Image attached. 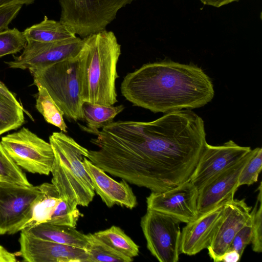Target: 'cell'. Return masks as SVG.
Wrapping results in <instances>:
<instances>
[{"label":"cell","mask_w":262,"mask_h":262,"mask_svg":"<svg viewBox=\"0 0 262 262\" xmlns=\"http://www.w3.org/2000/svg\"><path fill=\"white\" fill-rule=\"evenodd\" d=\"M96 136L97 166L155 192L189 180L207 143L203 119L187 109L149 122H113Z\"/></svg>","instance_id":"1"},{"label":"cell","mask_w":262,"mask_h":262,"mask_svg":"<svg viewBox=\"0 0 262 262\" xmlns=\"http://www.w3.org/2000/svg\"><path fill=\"white\" fill-rule=\"evenodd\" d=\"M120 91L134 105L155 113L201 107L214 96L212 82L201 68L171 60L146 63L128 73Z\"/></svg>","instance_id":"2"},{"label":"cell","mask_w":262,"mask_h":262,"mask_svg":"<svg viewBox=\"0 0 262 262\" xmlns=\"http://www.w3.org/2000/svg\"><path fill=\"white\" fill-rule=\"evenodd\" d=\"M79 52L83 102L114 105L121 45L114 33L104 30L83 37Z\"/></svg>","instance_id":"3"},{"label":"cell","mask_w":262,"mask_h":262,"mask_svg":"<svg viewBox=\"0 0 262 262\" xmlns=\"http://www.w3.org/2000/svg\"><path fill=\"white\" fill-rule=\"evenodd\" d=\"M54 154L52 183L60 197L72 204L87 207L95 192L84 166L89 150L62 132L49 137Z\"/></svg>","instance_id":"4"},{"label":"cell","mask_w":262,"mask_h":262,"mask_svg":"<svg viewBox=\"0 0 262 262\" xmlns=\"http://www.w3.org/2000/svg\"><path fill=\"white\" fill-rule=\"evenodd\" d=\"M33 84L45 88L69 121L83 120L79 53L45 68L29 71Z\"/></svg>","instance_id":"5"},{"label":"cell","mask_w":262,"mask_h":262,"mask_svg":"<svg viewBox=\"0 0 262 262\" xmlns=\"http://www.w3.org/2000/svg\"><path fill=\"white\" fill-rule=\"evenodd\" d=\"M134 0H59L60 20L76 35L84 37L105 30L119 10Z\"/></svg>","instance_id":"6"},{"label":"cell","mask_w":262,"mask_h":262,"mask_svg":"<svg viewBox=\"0 0 262 262\" xmlns=\"http://www.w3.org/2000/svg\"><path fill=\"white\" fill-rule=\"evenodd\" d=\"M6 151L20 168L29 172L49 175L52 170L54 154L50 142L23 127L1 139Z\"/></svg>","instance_id":"7"},{"label":"cell","mask_w":262,"mask_h":262,"mask_svg":"<svg viewBox=\"0 0 262 262\" xmlns=\"http://www.w3.org/2000/svg\"><path fill=\"white\" fill-rule=\"evenodd\" d=\"M180 222L147 209L140 225L148 250L160 262H177L180 254Z\"/></svg>","instance_id":"8"},{"label":"cell","mask_w":262,"mask_h":262,"mask_svg":"<svg viewBox=\"0 0 262 262\" xmlns=\"http://www.w3.org/2000/svg\"><path fill=\"white\" fill-rule=\"evenodd\" d=\"M39 186L0 182V235L14 234L30 219Z\"/></svg>","instance_id":"9"},{"label":"cell","mask_w":262,"mask_h":262,"mask_svg":"<svg viewBox=\"0 0 262 262\" xmlns=\"http://www.w3.org/2000/svg\"><path fill=\"white\" fill-rule=\"evenodd\" d=\"M82 44V39L77 36L51 42L28 41L19 56L5 63L12 69L40 70L76 57Z\"/></svg>","instance_id":"10"},{"label":"cell","mask_w":262,"mask_h":262,"mask_svg":"<svg viewBox=\"0 0 262 262\" xmlns=\"http://www.w3.org/2000/svg\"><path fill=\"white\" fill-rule=\"evenodd\" d=\"M198 190L189 180L169 190L151 192L146 198L147 209L188 223L199 215Z\"/></svg>","instance_id":"11"},{"label":"cell","mask_w":262,"mask_h":262,"mask_svg":"<svg viewBox=\"0 0 262 262\" xmlns=\"http://www.w3.org/2000/svg\"><path fill=\"white\" fill-rule=\"evenodd\" d=\"M251 149L232 140L217 146L207 143L189 180L199 190L216 176L239 162Z\"/></svg>","instance_id":"12"},{"label":"cell","mask_w":262,"mask_h":262,"mask_svg":"<svg viewBox=\"0 0 262 262\" xmlns=\"http://www.w3.org/2000/svg\"><path fill=\"white\" fill-rule=\"evenodd\" d=\"M251 209L245 199H233L225 204L221 220L207 248L214 261L219 262L236 234L251 219Z\"/></svg>","instance_id":"13"},{"label":"cell","mask_w":262,"mask_h":262,"mask_svg":"<svg viewBox=\"0 0 262 262\" xmlns=\"http://www.w3.org/2000/svg\"><path fill=\"white\" fill-rule=\"evenodd\" d=\"M19 253L28 262H88L86 249L34 237L21 231Z\"/></svg>","instance_id":"14"},{"label":"cell","mask_w":262,"mask_h":262,"mask_svg":"<svg viewBox=\"0 0 262 262\" xmlns=\"http://www.w3.org/2000/svg\"><path fill=\"white\" fill-rule=\"evenodd\" d=\"M252 153L251 149L239 162L216 176L198 190L197 207L199 214L234 199L239 187L240 173Z\"/></svg>","instance_id":"15"},{"label":"cell","mask_w":262,"mask_h":262,"mask_svg":"<svg viewBox=\"0 0 262 262\" xmlns=\"http://www.w3.org/2000/svg\"><path fill=\"white\" fill-rule=\"evenodd\" d=\"M225 204L186 223L181 231L180 253L192 256L207 248L221 220Z\"/></svg>","instance_id":"16"},{"label":"cell","mask_w":262,"mask_h":262,"mask_svg":"<svg viewBox=\"0 0 262 262\" xmlns=\"http://www.w3.org/2000/svg\"><path fill=\"white\" fill-rule=\"evenodd\" d=\"M83 163L95 192L107 207L117 205L130 209L136 207L137 197L126 181H116L86 158Z\"/></svg>","instance_id":"17"},{"label":"cell","mask_w":262,"mask_h":262,"mask_svg":"<svg viewBox=\"0 0 262 262\" xmlns=\"http://www.w3.org/2000/svg\"><path fill=\"white\" fill-rule=\"evenodd\" d=\"M21 231L39 239L86 249L89 234H85L69 226L43 223Z\"/></svg>","instance_id":"18"},{"label":"cell","mask_w":262,"mask_h":262,"mask_svg":"<svg viewBox=\"0 0 262 262\" xmlns=\"http://www.w3.org/2000/svg\"><path fill=\"white\" fill-rule=\"evenodd\" d=\"M39 186L40 193L33 205L30 219L22 226L20 231L41 223L49 222L61 199L52 183H43Z\"/></svg>","instance_id":"19"},{"label":"cell","mask_w":262,"mask_h":262,"mask_svg":"<svg viewBox=\"0 0 262 262\" xmlns=\"http://www.w3.org/2000/svg\"><path fill=\"white\" fill-rule=\"evenodd\" d=\"M23 33L27 42H51L77 36L60 20L49 19L47 16L39 23L26 28Z\"/></svg>","instance_id":"20"},{"label":"cell","mask_w":262,"mask_h":262,"mask_svg":"<svg viewBox=\"0 0 262 262\" xmlns=\"http://www.w3.org/2000/svg\"><path fill=\"white\" fill-rule=\"evenodd\" d=\"M124 109L122 104L114 106L84 102L82 112L86 126H80L84 130L96 135L99 128L112 123L115 117Z\"/></svg>","instance_id":"21"},{"label":"cell","mask_w":262,"mask_h":262,"mask_svg":"<svg viewBox=\"0 0 262 262\" xmlns=\"http://www.w3.org/2000/svg\"><path fill=\"white\" fill-rule=\"evenodd\" d=\"M116 252L131 258L138 255L139 247L119 227L112 226L92 234Z\"/></svg>","instance_id":"22"},{"label":"cell","mask_w":262,"mask_h":262,"mask_svg":"<svg viewBox=\"0 0 262 262\" xmlns=\"http://www.w3.org/2000/svg\"><path fill=\"white\" fill-rule=\"evenodd\" d=\"M35 107L42 115L47 122L57 127L64 133H68V126L63 119V113L52 98L47 90L38 84Z\"/></svg>","instance_id":"23"},{"label":"cell","mask_w":262,"mask_h":262,"mask_svg":"<svg viewBox=\"0 0 262 262\" xmlns=\"http://www.w3.org/2000/svg\"><path fill=\"white\" fill-rule=\"evenodd\" d=\"M24 112L29 115L21 104L16 103L0 92V136L24 124Z\"/></svg>","instance_id":"24"},{"label":"cell","mask_w":262,"mask_h":262,"mask_svg":"<svg viewBox=\"0 0 262 262\" xmlns=\"http://www.w3.org/2000/svg\"><path fill=\"white\" fill-rule=\"evenodd\" d=\"M89 236L90 242L86 249L88 262H131L134 260L114 250L95 238L92 234L89 233Z\"/></svg>","instance_id":"25"},{"label":"cell","mask_w":262,"mask_h":262,"mask_svg":"<svg viewBox=\"0 0 262 262\" xmlns=\"http://www.w3.org/2000/svg\"><path fill=\"white\" fill-rule=\"evenodd\" d=\"M0 182L30 186L25 173L8 154L0 141Z\"/></svg>","instance_id":"26"},{"label":"cell","mask_w":262,"mask_h":262,"mask_svg":"<svg viewBox=\"0 0 262 262\" xmlns=\"http://www.w3.org/2000/svg\"><path fill=\"white\" fill-rule=\"evenodd\" d=\"M77 206L61 199L48 223L76 228L81 216Z\"/></svg>","instance_id":"27"},{"label":"cell","mask_w":262,"mask_h":262,"mask_svg":"<svg viewBox=\"0 0 262 262\" xmlns=\"http://www.w3.org/2000/svg\"><path fill=\"white\" fill-rule=\"evenodd\" d=\"M27 43L23 32L15 28L0 32V58L20 52Z\"/></svg>","instance_id":"28"},{"label":"cell","mask_w":262,"mask_h":262,"mask_svg":"<svg viewBox=\"0 0 262 262\" xmlns=\"http://www.w3.org/2000/svg\"><path fill=\"white\" fill-rule=\"evenodd\" d=\"M251 157L242 169L238 180V187L250 186L256 183L262 168V149H252Z\"/></svg>","instance_id":"29"},{"label":"cell","mask_w":262,"mask_h":262,"mask_svg":"<svg viewBox=\"0 0 262 262\" xmlns=\"http://www.w3.org/2000/svg\"><path fill=\"white\" fill-rule=\"evenodd\" d=\"M261 182L257 188L258 193L254 208L251 210L252 224V248L253 251H262V192Z\"/></svg>","instance_id":"30"},{"label":"cell","mask_w":262,"mask_h":262,"mask_svg":"<svg viewBox=\"0 0 262 262\" xmlns=\"http://www.w3.org/2000/svg\"><path fill=\"white\" fill-rule=\"evenodd\" d=\"M252 234L251 215V219L236 234L228 250H235L242 256L246 247L251 244Z\"/></svg>","instance_id":"31"},{"label":"cell","mask_w":262,"mask_h":262,"mask_svg":"<svg viewBox=\"0 0 262 262\" xmlns=\"http://www.w3.org/2000/svg\"><path fill=\"white\" fill-rule=\"evenodd\" d=\"M22 6L13 5L0 7V32L8 29L9 24L16 17Z\"/></svg>","instance_id":"32"},{"label":"cell","mask_w":262,"mask_h":262,"mask_svg":"<svg viewBox=\"0 0 262 262\" xmlns=\"http://www.w3.org/2000/svg\"><path fill=\"white\" fill-rule=\"evenodd\" d=\"M241 257L236 251L229 250L220 257L219 261L237 262L240 260Z\"/></svg>","instance_id":"33"},{"label":"cell","mask_w":262,"mask_h":262,"mask_svg":"<svg viewBox=\"0 0 262 262\" xmlns=\"http://www.w3.org/2000/svg\"><path fill=\"white\" fill-rule=\"evenodd\" d=\"M17 261L15 254L8 251L0 245V262H15Z\"/></svg>","instance_id":"34"},{"label":"cell","mask_w":262,"mask_h":262,"mask_svg":"<svg viewBox=\"0 0 262 262\" xmlns=\"http://www.w3.org/2000/svg\"><path fill=\"white\" fill-rule=\"evenodd\" d=\"M35 0H0V7L13 5H30Z\"/></svg>","instance_id":"35"},{"label":"cell","mask_w":262,"mask_h":262,"mask_svg":"<svg viewBox=\"0 0 262 262\" xmlns=\"http://www.w3.org/2000/svg\"><path fill=\"white\" fill-rule=\"evenodd\" d=\"M204 5L212 6L215 7H220L233 2L239 0H200Z\"/></svg>","instance_id":"36"},{"label":"cell","mask_w":262,"mask_h":262,"mask_svg":"<svg viewBox=\"0 0 262 262\" xmlns=\"http://www.w3.org/2000/svg\"><path fill=\"white\" fill-rule=\"evenodd\" d=\"M0 92L6 95L17 104H20L17 100L15 95L11 92L5 84L0 80Z\"/></svg>","instance_id":"37"}]
</instances>
